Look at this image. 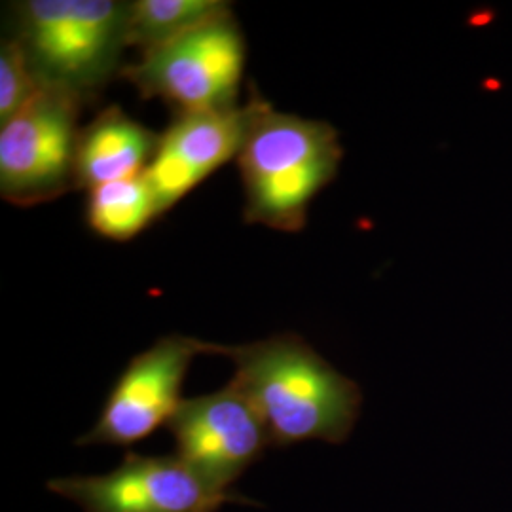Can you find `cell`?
<instances>
[{
  "instance_id": "cell-10",
  "label": "cell",
  "mask_w": 512,
  "mask_h": 512,
  "mask_svg": "<svg viewBox=\"0 0 512 512\" xmlns=\"http://www.w3.org/2000/svg\"><path fill=\"white\" fill-rule=\"evenodd\" d=\"M160 133L129 118L118 105L101 110L80 128L76 148V190L135 179L147 173Z\"/></svg>"
},
{
  "instance_id": "cell-7",
  "label": "cell",
  "mask_w": 512,
  "mask_h": 512,
  "mask_svg": "<svg viewBox=\"0 0 512 512\" xmlns=\"http://www.w3.org/2000/svg\"><path fill=\"white\" fill-rule=\"evenodd\" d=\"M46 486L84 512H219L224 503L255 505L211 486L175 454L128 452L112 473L54 478Z\"/></svg>"
},
{
  "instance_id": "cell-9",
  "label": "cell",
  "mask_w": 512,
  "mask_h": 512,
  "mask_svg": "<svg viewBox=\"0 0 512 512\" xmlns=\"http://www.w3.org/2000/svg\"><path fill=\"white\" fill-rule=\"evenodd\" d=\"M251 120V101L222 110L175 112L160 133L145 177L160 215L171 211L222 165L238 158Z\"/></svg>"
},
{
  "instance_id": "cell-12",
  "label": "cell",
  "mask_w": 512,
  "mask_h": 512,
  "mask_svg": "<svg viewBox=\"0 0 512 512\" xmlns=\"http://www.w3.org/2000/svg\"><path fill=\"white\" fill-rule=\"evenodd\" d=\"M158 217L162 215L145 175L103 184L88 192L86 220L101 238L129 241Z\"/></svg>"
},
{
  "instance_id": "cell-1",
  "label": "cell",
  "mask_w": 512,
  "mask_h": 512,
  "mask_svg": "<svg viewBox=\"0 0 512 512\" xmlns=\"http://www.w3.org/2000/svg\"><path fill=\"white\" fill-rule=\"evenodd\" d=\"M213 355L234 363L232 382L258 410L275 448L308 440L344 444L351 437L363 408L361 387L298 334L241 346L213 342Z\"/></svg>"
},
{
  "instance_id": "cell-13",
  "label": "cell",
  "mask_w": 512,
  "mask_h": 512,
  "mask_svg": "<svg viewBox=\"0 0 512 512\" xmlns=\"http://www.w3.org/2000/svg\"><path fill=\"white\" fill-rule=\"evenodd\" d=\"M44 86L33 71L29 57L16 38H2L0 44V126L25 109Z\"/></svg>"
},
{
  "instance_id": "cell-5",
  "label": "cell",
  "mask_w": 512,
  "mask_h": 512,
  "mask_svg": "<svg viewBox=\"0 0 512 512\" xmlns=\"http://www.w3.org/2000/svg\"><path fill=\"white\" fill-rule=\"evenodd\" d=\"M84 105L71 93L42 88L0 126V196L16 207L54 202L76 190L78 116Z\"/></svg>"
},
{
  "instance_id": "cell-3",
  "label": "cell",
  "mask_w": 512,
  "mask_h": 512,
  "mask_svg": "<svg viewBox=\"0 0 512 512\" xmlns=\"http://www.w3.org/2000/svg\"><path fill=\"white\" fill-rule=\"evenodd\" d=\"M12 12V37L44 88L71 93L86 107L122 76L129 2L25 0Z\"/></svg>"
},
{
  "instance_id": "cell-11",
  "label": "cell",
  "mask_w": 512,
  "mask_h": 512,
  "mask_svg": "<svg viewBox=\"0 0 512 512\" xmlns=\"http://www.w3.org/2000/svg\"><path fill=\"white\" fill-rule=\"evenodd\" d=\"M230 10L232 4L224 0H133L128 44L150 54Z\"/></svg>"
},
{
  "instance_id": "cell-6",
  "label": "cell",
  "mask_w": 512,
  "mask_h": 512,
  "mask_svg": "<svg viewBox=\"0 0 512 512\" xmlns=\"http://www.w3.org/2000/svg\"><path fill=\"white\" fill-rule=\"evenodd\" d=\"M213 355V342L169 334L135 355L112 385L92 429L76 446L128 448L169 425L183 404V384L198 355Z\"/></svg>"
},
{
  "instance_id": "cell-8",
  "label": "cell",
  "mask_w": 512,
  "mask_h": 512,
  "mask_svg": "<svg viewBox=\"0 0 512 512\" xmlns=\"http://www.w3.org/2000/svg\"><path fill=\"white\" fill-rule=\"evenodd\" d=\"M167 427L175 456L224 492H234L232 486L272 446L266 423L234 382L184 399Z\"/></svg>"
},
{
  "instance_id": "cell-2",
  "label": "cell",
  "mask_w": 512,
  "mask_h": 512,
  "mask_svg": "<svg viewBox=\"0 0 512 512\" xmlns=\"http://www.w3.org/2000/svg\"><path fill=\"white\" fill-rule=\"evenodd\" d=\"M251 120L238 162L247 224L296 234L338 175L344 147L334 126L275 110L253 86Z\"/></svg>"
},
{
  "instance_id": "cell-4",
  "label": "cell",
  "mask_w": 512,
  "mask_h": 512,
  "mask_svg": "<svg viewBox=\"0 0 512 512\" xmlns=\"http://www.w3.org/2000/svg\"><path fill=\"white\" fill-rule=\"evenodd\" d=\"M245 54V37L230 10L126 65L122 78L143 99H162L175 112L232 109L239 105Z\"/></svg>"
}]
</instances>
